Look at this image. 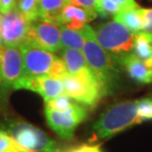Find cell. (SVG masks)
Instances as JSON below:
<instances>
[{
  "instance_id": "obj_20",
  "label": "cell",
  "mask_w": 152,
  "mask_h": 152,
  "mask_svg": "<svg viewBox=\"0 0 152 152\" xmlns=\"http://www.w3.org/2000/svg\"><path fill=\"white\" fill-rule=\"evenodd\" d=\"M17 8L29 22L34 23L39 20V15H41L39 0H19V2L17 3Z\"/></svg>"
},
{
  "instance_id": "obj_5",
  "label": "cell",
  "mask_w": 152,
  "mask_h": 152,
  "mask_svg": "<svg viewBox=\"0 0 152 152\" xmlns=\"http://www.w3.org/2000/svg\"><path fill=\"white\" fill-rule=\"evenodd\" d=\"M87 115V108L75 101L65 110H56L45 105V117L48 126L64 140L73 138L77 126L85 121Z\"/></svg>"
},
{
  "instance_id": "obj_11",
  "label": "cell",
  "mask_w": 152,
  "mask_h": 152,
  "mask_svg": "<svg viewBox=\"0 0 152 152\" xmlns=\"http://www.w3.org/2000/svg\"><path fill=\"white\" fill-rule=\"evenodd\" d=\"M25 89L39 94L45 102L53 100L64 94V85L61 79L48 75L22 77L14 90Z\"/></svg>"
},
{
  "instance_id": "obj_9",
  "label": "cell",
  "mask_w": 152,
  "mask_h": 152,
  "mask_svg": "<svg viewBox=\"0 0 152 152\" xmlns=\"http://www.w3.org/2000/svg\"><path fill=\"white\" fill-rule=\"evenodd\" d=\"M20 48L23 56L25 77L50 74L51 67L57 58L53 53L27 42L20 45Z\"/></svg>"
},
{
  "instance_id": "obj_3",
  "label": "cell",
  "mask_w": 152,
  "mask_h": 152,
  "mask_svg": "<svg viewBox=\"0 0 152 152\" xmlns=\"http://www.w3.org/2000/svg\"><path fill=\"white\" fill-rule=\"evenodd\" d=\"M0 130L33 152H62L57 142L34 124L21 120L0 121Z\"/></svg>"
},
{
  "instance_id": "obj_1",
  "label": "cell",
  "mask_w": 152,
  "mask_h": 152,
  "mask_svg": "<svg viewBox=\"0 0 152 152\" xmlns=\"http://www.w3.org/2000/svg\"><path fill=\"white\" fill-rule=\"evenodd\" d=\"M81 31L84 36L82 53L88 65L104 88L106 95L111 94L117 89L120 82L118 63L99 45L92 27L87 24Z\"/></svg>"
},
{
  "instance_id": "obj_2",
  "label": "cell",
  "mask_w": 152,
  "mask_h": 152,
  "mask_svg": "<svg viewBox=\"0 0 152 152\" xmlns=\"http://www.w3.org/2000/svg\"><path fill=\"white\" fill-rule=\"evenodd\" d=\"M141 123L138 100L121 102L100 115L92 126L93 135L96 139H108Z\"/></svg>"
},
{
  "instance_id": "obj_8",
  "label": "cell",
  "mask_w": 152,
  "mask_h": 152,
  "mask_svg": "<svg viewBox=\"0 0 152 152\" xmlns=\"http://www.w3.org/2000/svg\"><path fill=\"white\" fill-rule=\"evenodd\" d=\"M32 23L16 7L8 14H0V45H20L28 38Z\"/></svg>"
},
{
  "instance_id": "obj_7",
  "label": "cell",
  "mask_w": 152,
  "mask_h": 152,
  "mask_svg": "<svg viewBox=\"0 0 152 152\" xmlns=\"http://www.w3.org/2000/svg\"><path fill=\"white\" fill-rule=\"evenodd\" d=\"M24 76V63L20 45L3 47L2 82L0 85V97L6 100L10 91Z\"/></svg>"
},
{
  "instance_id": "obj_27",
  "label": "cell",
  "mask_w": 152,
  "mask_h": 152,
  "mask_svg": "<svg viewBox=\"0 0 152 152\" xmlns=\"http://www.w3.org/2000/svg\"><path fill=\"white\" fill-rule=\"evenodd\" d=\"M2 64H3V47L0 45V85L2 82Z\"/></svg>"
},
{
  "instance_id": "obj_26",
  "label": "cell",
  "mask_w": 152,
  "mask_h": 152,
  "mask_svg": "<svg viewBox=\"0 0 152 152\" xmlns=\"http://www.w3.org/2000/svg\"><path fill=\"white\" fill-rule=\"evenodd\" d=\"M17 7V0H0V14H8Z\"/></svg>"
},
{
  "instance_id": "obj_16",
  "label": "cell",
  "mask_w": 152,
  "mask_h": 152,
  "mask_svg": "<svg viewBox=\"0 0 152 152\" xmlns=\"http://www.w3.org/2000/svg\"><path fill=\"white\" fill-rule=\"evenodd\" d=\"M138 8H129L121 10L114 17V20L126 26L134 35L142 32V22Z\"/></svg>"
},
{
  "instance_id": "obj_18",
  "label": "cell",
  "mask_w": 152,
  "mask_h": 152,
  "mask_svg": "<svg viewBox=\"0 0 152 152\" xmlns=\"http://www.w3.org/2000/svg\"><path fill=\"white\" fill-rule=\"evenodd\" d=\"M133 53L148 66L152 67V42L145 37L143 32L134 35Z\"/></svg>"
},
{
  "instance_id": "obj_14",
  "label": "cell",
  "mask_w": 152,
  "mask_h": 152,
  "mask_svg": "<svg viewBox=\"0 0 152 152\" xmlns=\"http://www.w3.org/2000/svg\"><path fill=\"white\" fill-rule=\"evenodd\" d=\"M61 58L68 73L86 79H97L88 65L82 50L63 48L61 50Z\"/></svg>"
},
{
  "instance_id": "obj_12",
  "label": "cell",
  "mask_w": 152,
  "mask_h": 152,
  "mask_svg": "<svg viewBox=\"0 0 152 152\" xmlns=\"http://www.w3.org/2000/svg\"><path fill=\"white\" fill-rule=\"evenodd\" d=\"M97 16L98 13L96 11L88 10L68 2L62 8L57 23L60 26H65L69 29L80 31L85 25L93 21Z\"/></svg>"
},
{
  "instance_id": "obj_15",
  "label": "cell",
  "mask_w": 152,
  "mask_h": 152,
  "mask_svg": "<svg viewBox=\"0 0 152 152\" xmlns=\"http://www.w3.org/2000/svg\"><path fill=\"white\" fill-rule=\"evenodd\" d=\"M134 0H97V13L100 16L115 17L118 12L124 9L138 8Z\"/></svg>"
},
{
  "instance_id": "obj_10",
  "label": "cell",
  "mask_w": 152,
  "mask_h": 152,
  "mask_svg": "<svg viewBox=\"0 0 152 152\" xmlns=\"http://www.w3.org/2000/svg\"><path fill=\"white\" fill-rule=\"evenodd\" d=\"M26 42L51 53H56L62 48L61 26L56 22L39 19L32 23Z\"/></svg>"
},
{
  "instance_id": "obj_24",
  "label": "cell",
  "mask_w": 152,
  "mask_h": 152,
  "mask_svg": "<svg viewBox=\"0 0 152 152\" xmlns=\"http://www.w3.org/2000/svg\"><path fill=\"white\" fill-rule=\"evenodd\" d=\"M65 152H103V150L98 144H81L69 148Z\"/></svg>"
},
{
  "instance_id": "obj_17",
  "label": "cell",
  "mask_w": 152,
  "mask_h": 152,
  "mask_svg": "<svg viewBox=\"0 0 152 152\" xmlns=\"http://www.w3.org/2000/svg\"><path fill=\"white\" fill-rule=\"evenodd\" d=\"M41 2V15L39 19L56 22L68 0H39Z\"/></svg>"
},
{
  "instance_id": "obj_25",
  "label": "cell",
  "mask_w": 152,
  "mask_h": 152,
  "mask_svg": "<svg viewBox=\"0 0 152 152\" xmlns=\"http://www.w3.org/2000/svg\"><path fill=\"white\" fill-rule=\"evenodd\" d=\"M68 2L79 7L97 12V0H68Z\"/></svg>"
},
{
  "instance_id": "obj_13",
  "label": "cell",
  "mask_w": 152,
  "mask_h": 152,
  "mask_svg": "<svg viewBox=\"0 0 152 152\" xmlns=\"http://www.w3.org/2000/svg\"><path fill=\"white\" fill-rule=\"evenodd\" d=\"M118 63L124 66L129 77L136 83H152V67L148 66L134 53H130L121 57Z\"/></svg>"
},
{
  "instance_id": "obj_23",
  "label": "cell",
  "mask_w": 152,
  "mask_h": 152,
  "mask_svg": "<svg viewBox=\"0 0 152 152\" xmlns=\"http://www.w3.org/2000/svg\"><path fill=\"white\" fill-rule=\"evenodd\" d=\"M142 22V32H152V8H138Z\"/></svg>"
},
{
  "instance_id": "obj_6",
  "label": "cell",
  "mask_w": 152,
  "mask_h": 152,
  "mask_svg": "<svg viewBox=\"0 0 152 152\" xmlns=\"http://www.w3.org/2000/svg\"><path fill=\"white\" fill-rule=\"evenodd\" d=\"M60 79L64 85L65 95L86 108H94L106 95L98 79H86L68 72Z\"/></svg>"
},
{
  "instance_id": "obj_22",
  "label": "cell",
  "mask_w": 152,
  "mask_h": 152,
  "mask_svg": "<svg viewBox=\"0 0 152 152\" xmlns=\"http://www.w3.org/2000/svg\"><path fill=\"white\" fill-rule=\"evenodd\" d=\"M138 112L142 123L152 121V97L138 100Z\"/></svg>"
},
{
  "instance_id": "obj_4",
  "label": "cell",
  "mask_w": 152,
  "mask_h": 152,
  "mask_svg": "<svg viewBox=\"0 0 152 152\" xmlns=\"http://www.w3.org/2000/svg\"><path fill=\"white\" fill-rule=\"evenodd\" d=\"M94 31L99 45L117 62L121 57L133 51L134 34L123 24L113 20L97 26Z\"/></svg>"
},
{
  "instance_id": "obj_19",
  "label": "cell",
  "mask_w": 152,
  "mask_h": 152,
  "mask_svg": "<svg viewBox=\"0 0 152 152\" xmlns=\"http://www.w3.org/2000/svg\"><path fill=\"white\" fill-rule=\"evenodd\" d=\"M61 45L62 48H76L82 50L84 47L83 33L81 30L76 31L65 26H61Z\"/></svg>"
},
{
  "instance_id": "obj_21",
  "label": "cell",
  "mask_w": 152,
  "mask_h": 152,
  "mask_svg": "<svg viewBox=\"0 0 152 152\" xmlns=\"http://www.w3.org/2000/svg\"><path fill=\"white\" fill-rule=\"evenodd\" d=\"M0 152H33L22 146L19 142L7 134L6 132L0 130Z\"/></svg>"
}]
</instances>
